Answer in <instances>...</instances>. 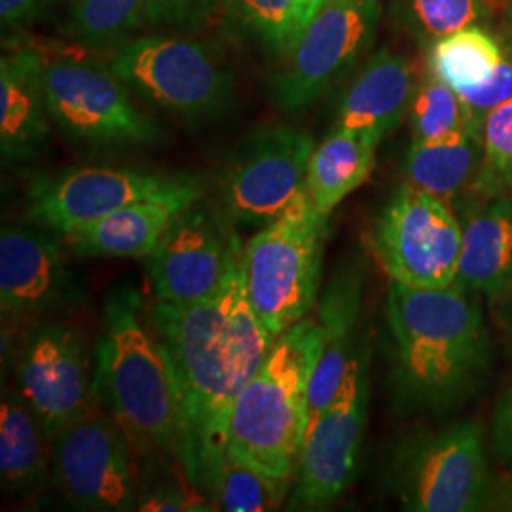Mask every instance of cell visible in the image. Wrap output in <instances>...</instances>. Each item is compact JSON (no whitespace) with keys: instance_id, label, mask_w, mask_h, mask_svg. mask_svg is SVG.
Here are the masks:
<instances>
[{"instance_id":"cell-1","label":"cell","mask_w":512,"mask_h":512,"mask_svg":"<svg viewBox=\"0 0 512 512\" xmlns=\"http://www.w3.org/2000/svg\"><path fill=\"white\" fill-rule=\"evenodd\" d=\"M152 327L177 385V459L190 484L207 492L228 450L234 403L275 342L247 296L243 253L211 298L186 308L156 302Z\"/></svg>"},{"instance_id":"cell-2","label":"cell","mask_w":512,"mask_h":512,"mask_svg":"<svg viewBox=\"0 0 512 512\" xmlns=\"http://www.w3.org/2000/svg\"><path fill=\"white\" fill-rule=\"evenodd\" d=\"M391 384L404 410L444 414L471 401L490 372V334L480 294L450 285L391 281L385 300Z\"/></svg>"},{"instance_id":"cell-3","label":"cell","mask_w":512,"mask_h":512,"mask_svg":"<svg viewBox=\"0 0 512 512\" xmlns=\"http://www.w3.org/2000/svg\"><path fill=\"white\" fill-rule=\"evenodd\" d=\"M93 387L135 448L177 458V385L164 344L145 323L143 296L131 285L107 296Z\"/></svg>"},{"instance_id":"cell-4","label":"cell","mask_w":512,"mask_h":512,"mask_svg":"<svg viewBox=\"0 0 512 512\" xmlns=\"http://www.w3.org/2000/svg\"><path fill=\"white\" fill-rule=\"evenodd\" d=\"M321 348L317 315L279 334L230 416L226 452L289 486L308 431L311 378Z\"/></svg>"},{"instance_id":"cell-5","label":"cell","mask_w":512,"mask_h":512,"mask_svg":"<svg viewBox=\"0 0 512 512\" xmlns=\"http://www.w3.org/2000/svg\"><path fill=\"white\" fill-rule=\"evenodd\" d=\"M329 217L304 188L277 219L243 247L247 296L275 338L306 319L315 306Z\"/></svg>"},{"instance_id":"cell-6","label":"cell","mask_w":512,"mask_h":512,"mask_svg":"<svg viewBox=\"0 0 512 512\" xmlns=\"http://www.w3.org/2000/svg\"><path fill=\"white\" fill-rule=\"evenodd\" d=\"M389 484L404 511H486L492 476L484 425L456 421L406 440L391 461Z\"/></svg>"},{"instance_id":"cell-7","label":"cell","mask_w":512,"mask_h":512,"mask_svg":"<svg viewBox=\"0 0 512 512\" xmlns=\"http://www.w3.org/2000/svg\"><path fill=\"white\" fill-rule=\"evenodd\" d=\"M129 92L158 109L200 120L219 116L234 95V76L205 44L188 38H135L110 57Z\"/></svg>"},{"instance_id":"cell-8","label":"cell","mask_w":512,"mask_h":512,"mask_svg":"<svg viewBox=\"0 0 512 512\" xmlns=\"http://www.w3.org/2000/svg\"><path fill=\"white\" fill-rule=\"evenodd\" d=\"M370 243L391 281L444 289L458 275L463 226L450 203L404 183L376 215Z\"/></svg>"},{"instance_id":"cell-9","label":"cell","mask_w":512,"mask_h":512,"mask_svg":"<svg viewBox=\"0 0 512 512\" xmlns=\"http://www.w3.org/2000/svg\"><path fill=\"white\" fill-rule=\"evenodd\" d=\"M380 18V0H327L272 80L275 105L298 112L329 93L372 46Z\"/></svg>"},{"instance_id":"cell-10","label":"cell","mask_w":512,"mask_h":512,"mask_svg":"<svg viewBox=\"0 0 512 512\" xmlns=\"http://www.w3.org/2000/svg\"><path fill=\"white\" fill-rule=\"evenodd\" d=\"M370 348L361 340L332 403L308 425L296 467L293 509H325L357 471L368 418Z\"/></svg>"},{"instance_id":"cell-11","label":"cell","mask_w":512,"mask_h":512,"mask_svg":"<svg viewBox=\"0 0 512 512\" xmlns=\"http://www.w3.org/2000/svg\"><path fill=\"white\" fill-rule=\"evenodd\" d=\"M44 88L52 120L90 145H150L162 139L158 124L139 109L112 71L76 59L44 61Z\"/></svg>"},{"instance_id":"cell-12","label":"cell","mask_w":512,"mask_h":512,"mask_svg":"<svg viewBox=\"0 0 512 512\" xmlns=\"http://www.w3.org/2000/svg\"><path fill=\"white\" fill-rule=\"evenodd\" d=\"M131 440L112 416L93 408L52 442L57 486L80 511H133L139 486Z\"/></svg>"},{"instance_id":"cell-13","label":"cell","mask_w":512,"mask_h":512,"mask_svg":"<svg viewBox=\"0 0 512 512\" xmlns=\"http://www.w3.org/2000/svg\"><path fill=\"white\" fill-rule=\"evenodd\" d=\"M313 150V137L302 129H260L239 148L222 175L224 215L260 228L277 219L306 188Z\"/></svg>"},{"instance_id":"cell-14","label":"cell","mask_w":512,"mask_h":512,"mask_svg":"<svg viewBox=\"0 0 512 512\" xmlns=\"http://www.w3.org/2000/svg\"><path fill=\"white\" fill-rule=\"evenodd\" d=\"M241 253L238 236L219 213L202 200L188 205L145 258L156 302L186 308L211 298Z\"/></svg>"},{"instance_id":"cell-15","label":"cell","mask_w":512,"mask_h":512,"mask_svg":"<svg viewBox=\"0 0 512 512\" xmlns=\"http://www.w3.org/2000/svg\"><path fill=\"white\" fill-rule=\"evenodd\" d=\"M18 384L52 446L95 399L80 334L59 323L29 332L19 353Z\"/></svg>"},{"instance_id":"cell-16","label":"cell","mask_w":512,"mask_h":512,"mask_svg":"<svg viewBox=\"0 0 512 512\" xmlns=\"http://www.w3.org/2000/svg\"><path fill=\"white\" fill-rule=\"evenodd\" d=\"M192 177L118 167L69 169L33 184L27 215L37 224L67 234L129 203L175 190Z\"/></svg>"},{"instance_id":"cell-17","label":"cell","mask_w":512,"mask_h":512,"mask_svg":"<svg viewBox=\"0 0 512 512\" xmlns=\"http://www.w3.org/2000/svg\"><path fill=\"white\" fill-rule=\"evenodd\" d=\"M71 272L48 234L8 226L0 234V306L19 319L57 310L71 294Z\"/></svg>"},{"instance_id":"cell-18","label":"cell","mask_w":512,"mask_h":512,"mask_svg":"<svg viewBox=\"0 0 512 512\" xmlns=\"http://www.w3.org/2000/svg\"><path fill=\"white\" fill-rule=\"evenodd\" d=\"M202 198V181L192 177L175 190L129 203L105 217L80 224L63 236L78 256L147 258L175 217Z\"/></svg>"},{"instance_id":"cell-19","label":"cell","mask_w":512,"mask_h":512,"mask_svg":"<svg viewBox=\"0 0 512 512\" xmlns=\"http://www.w3.org/2000/svg\"><path fill=\"white\" fill-rule=\"evenodd\" d=\"M416 76L403 55L380 50L342 95L334 129H348L380 145L403 122L416 93Z\"/></svg>"},{"instance_id":"cell-20","label":"cell","mask_w":512,"mask_h":512,"mask_svg":"<svg viewBox=\"0 0 512 512\" xmlns=\"http://www.w3.org/2000/svg\"><path fill=\"white\" fill-rule=\"evenodd\" d=\"M363 279L359 260L340 264L330 277L315 313L323 329V348L311 378L308 425L317 420L336 397L359 344L357 323L363 300Z\"/></svg>"},{"instance_id":"cell-21","label":"cell","mask_w":512,"mask_h":512,"mask_svg":"<svg viewBox=\"0 0 512 512\" xmlns=\"http://www.w3.org/2000/svg\"><path fill=\"white\" fill-rule=\"evenodd\" d=\"M50 107L44 88V59L18 50L0 61V152L4 162L35 158L50 133Z\"/></svg>"},{"instance_id":"cell-22","label":"cell","mask_w":512,"mask_h":512,"mask_svg":"<svg viewBox=\"0 0 512 512\" xmlns=\"http://www.w3.org/2000/svg\"><path fill=\"white\" fill-rule=\"evenodd\" d=\"M463 226L454 285L490 300L512 287V198H486Z\"/></svg>"},{"instance_id":"cell-23","label":"cell","mask_w":512,"mask_h":512,"mask_svg":"<svg viewBox=\"0 0 512 512\" xmlns=\"http://www.w3.org/2000/svg\"><path fill=\"white\" fill-rule=\"evenodd\" d=\"M482 156L480 129H465L437 141L412 143L404 158V177L406 183L450 203L465 190L475 188Z\"/></svg>"},{"instance_id":"cell-24","label":"cell","mask_w":512,"mask_h":512,"mask_svg":"<svg viewBox=\"0 0 512 512\" xmlns=\"http://www.w3.org/2000/svg\"><path fill=\"white\" fill-rule=\"evenodd\" d=\"M376 148L365 137L348 129H334L315 145L308 167V194L315 209L330 213L368 181L374 164Z\"/></svg>"},{"instance_id":"cell-25","label":"cell","mask_w":512,"mask_h":512,"mask_svg":"<svg viewBox=\"0 0 512 512\" xmlns=\"http://www.w3.org/2000/svg\"><path fill=\"white\" fill-rule=\"evenodd\" d=\"M48 444L40 421L21 393H8L0 408V475L4 488L29 494L44 480Z\"/></svg>"},{"instance_id":"cell-26","label":"cell","mask_w":512,"mask_h":512,"mask_svg":"<svg viewBox=\"0 0 512 512\" xmlns=\"http://www.w3.org/2000/svg\"><path fill=\"white\" fill-rule=\"evenodd\" d=\"M505 46L478 25L465 27L429 46V73L456 92L486 84L505 59Z\"/></svg>"},{"instance_id":"cell-27","label":"cell","mask_w":512,"mask_h":512,"mask_svg":"<svg viewBox=\"0 0 512 512\" xmlns=\"http://www.w3.org/2000/svg\"><path fill=\"white\" fill-rule=\"evenodd\" d=\"M287 490L289 484L262 475L226 452L207 494L219 511L264 512L279 509Z\"/></svg>"},{"instance_id":"cell-28","label":"cell","mask_w":512,"mask_h":512,"mask_svg":"<svg viewBox=\"0 0 512 512\" xmlns=\"http://www.w3.org/2000/svg\"><path fill=\"white\" fill-rule=\"evenodd\" d=\"M408 114L412 143L437 141L465 129L482 131L459 93L431 73L418 84Z\"/></svg>"},{"instance_id":"cell-29","label":"cell","mask_w":512,"mask_h":512,"mask_svg":"<svg viewBox=\"0 0 512 512\" xmlns=\"http://www.w3.org/2000/svg\"><path fill=\"white\" fill-rule=\"evenodd\" d=\"M148 0H71L67 33L88 46H109L147 21Z\"/></svg>"},{"instance_id":"cell-30","label":"cell","mask_w":512,"mask_h":512,"mask_svg":"<svg viewBox=\"0 0 512 512\" xmlns=\"http://www.w3.org/2000/svg\"><path fill=\"white\" fill-rule=\"evenodd\" d=\"M228 18L266 52L287 55L298 37V0H226Z\"/></svg>"},{"instance_id":"cell-31","label":"cell","mask_w":512,"mask_h":512,"mask_svg":"<svg viewBox=\"0 0 512 512\" xmlns=\"http://www.w3.org/2000/svg\"><path fill=\"white\" fill-rule=\"evenodd\" d=\"M404 29L423 44H433L486 18L488 0H395Z\"/></svg>"},{"instance_id":"cell-32","label":"cell","mask_w":512,"mask_h":512,"mask_svg":"<svg viewBox=\"0 0 512 512\" xmlns=\"http://www.w3.org/2000/svg\"><path fill=\"white\" fill-rule=\"evenodd\" d=\"M482 147V167L473 190L482 200L512 198V97L484 118Z\"/></svg>"},{"instance_id":"cell-33","label":"cell","mask_w":512,"mask_h":512,"mask_svg":"<svg viewBox=\"0 0 512 512\" xmlns=\"http://www.w3.org/2000/svg\"><path fill=\"white\" fill-rule=\"evenodd\" d=\"M459 97L465 101L476 124L482 128L488 112L512 97V50H507L503 63L486 84L478 86L475 90L461 92Z\"/></svg>"},{"instance_id":"cell-34","label":"cell","mask_w":512,"mask_h":512,"mask_svg":"<svg viewBox=\"0 0 512 512\" xmlns=\"http://www.w3.org/2000/svg\"><path fill=\"white\" fill-rule=\"evenodd\" d=\"M220 0H148L147 21L156 25H196L209 18Z\"/></svg>"},{"instance_id":"cell-35","label":"cell","mask_w":512,"mask_h":512,"mask_svg":"<svg viewBox=\"0 0 512 512\" xmlns=\"http://www.w3.org/2000/svg\"><path fill=\"white\" fill-rule=\"evenodd\" d=\"M490 450L501 465L512 469V384L495 403L490 425Z\"/></svg>"},{"instance_id":"cell-36","label":"cell","mask_w":512,"mask_h":512,"mask_svg":"<svg viewBox=\"0 0 512 512\" xmlns=\"http://www.w3.org/2000/svg\"><path fill=\"white\" fill-rule=\"evenodd\" d=\"M196 501L184 495L183 490L177 488H158L152 490L145 499H139V511H200L194 507Z\"/></svg>"},{"instance_id":"cell-37","label":"cell","mask_w":512,"mask_h":512,"mask_svg":"<svg viewBox=\"0 0 512 512\" xmlns=\"http://www.w3.org/2000/svg\"><path fill=\"white\" fill-rule=\"evenodd\" d=\"M52 0H0V21L4 29H12L37 19Z\"/></svg>"},{"instance_id":"cell-38","label":"cell","mask_w":512,"mask_h":512,"mask_svg":"<svg viewBox=\"0 0 512 512\" xmlns=\"http://www.w3.org/2000/svg\"><path fill=\"white\" fill-rule=\"evenodd\" d=\"M492 306H494L497 325L503 332L507 344L512 348V287L501 298L492 302Z\"/></svg>"},{"instance_id":"cell-39","label":"cell","mask_w":512,"mask_h":512,"mask_svg":"<svg viewBox=\"0 0 512 512\" xmlns=\"http://www.w3.org/2000/svg\"><path fill=\"white\" fill-rule=\"evenodd\" d=\"M327 0H298V37ZM296 37V38H298Z\"/></svg>"},{"instance_id":"cell-40","label":"cell","mask_w":512,"mask_h":512,"mask_svg":"<svg viewBox=\"0 0 512 512\" xmlns=\"http://www.w3.org/2000/svg\"><path fill=\"white\" fill-rule=\"evenodd\" d=\"M503 503H505V509H507V511H512V480L509 482L507 490H505V499H503Z\"/></svg>"}]
</instances>
